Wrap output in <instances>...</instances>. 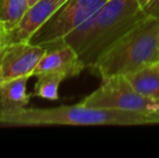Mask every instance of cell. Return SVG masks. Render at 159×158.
Instances as JSON below:
<instances>
[{
	"label": "cell",
	"instance_id": "1",
	"mask_svg": "<svg viewBox=\"0 0 159 158\" xmlns=\"http://www.w3.org/2000/svg\"><path fill=\"white\" fill-rule=\"evenodd\" d=\"M0 124L37 126H140L154 124L149 113L91 107L78 103L52 108H22L0 114Z\"/></svg>",
	"mask_w": 159,
	"mask_h": 158
},
{
	"label": "cell",
	"instance_id": "2",
	"mask_svg": "<svg viewBox=\"0 0 159 158\" xmlns=\"http://www.w3.org/2000/svg\"><path fill=\"white\" fill-rule=\"evenodd\" d=\"M159 60V15L146 16L116 40L89 70L101 79L134 73Z\"/></svg>",
	"mask_w": 159,
	"mask_h": 158
},
{
	"label": "cell",
	"instance_id": "3",
	"mask_svg": "<svg viewBox=\"0 0 159 158\" xmlns=\"http://www.w3.org/2000/svg\"><path fill=\"white\" fill-rule=\"evenodd\" d=\"M146 16L141 0H108L96 12L88 41L78 54L86 68H90L116 40Z\"/></svg>",
	"mask_w": 159,
	"mask_h": 158
},
{
	"label": "cell",
	"instance_id": "4",
	"mask_svg": "<svg viewBox=\"0 0 159 158\" xmlns=\"http://www.w3.org/2000/svg\"><path fill=\"white\" fill-rule=\"evenodd\" d=\"M108 0H68L28 40V43L51 49L80 24L98 11Z\"/></svg>",
	"mask_w": 159,
	"mask_h": 158
},
{
	"label": "cell",
	"instance_id": "5",
	"mask_svg": "<svg viewBox=\"0 0 159 158\" xmlns=\"http://www.w3.org/2000/svg\"><path fill=\"white\" fill-rule=\"evenodd\" d=\"M80 104L141 113H151L159 106V102L139 93L124 75L102 79V84L84 97Z\"/></svg>",
	"mask_w": 159,
	"mask_h": 158
},
{
	"label": "cell",
	"instance_id": "6",
	"mask_svg": "<svg viewBox=\"0 0 159 158\" xmlns=\"http://www.w3.org/2000/svg\"><path fill=\"white\" fill-rule=\"evenodd\" d=\"M47 49L28 42L0 46V84L20 77L34 76V70Z\"/></svg>",
	"mask_w": 159,
	"mask_h": 158
},
{
	"label": "cell",
	"instance_id": "7",
	"mask_svg": "<svg viewBox=\"0 0 159 158\" xmlns=\"http://www.w3.org/2000/svg\"><path fill=\"white\" fill-rule=\"evenodd\" d=\"M68 0H39L30 7L20 23L1 35V46L15 42H28L30 37Z\"/></svg>",
	"mask_w": 159,
	"mask_h": 158
},
{
	"label": "cell",
	"instance_id": "8",
	"mask_svg": "<svg viewBox=\"0 0 159 158\" xmlns=\"http://www.w3.org/2000/svg\"><path fill=\"white\" fill-rule=\"evenodd\" d=\"M86 68L79 55L68 44L62 43L48 49L34 70V76L42 73H55L65 79L76 77Z\"/></svg>",
	"mask_w": 159,
	"mask_h": 158
},
{
	"label": "cell",
	"instance_id": "9",
	"mask_svg": "<svg viewBox=\"0 0 159 158\" xmlns=\"http://www.w3.org/2000/svg\"><path fill=\"white\" fill-rule=\"evenodd\" d=\"M30 77L24 76L0 84V114L20 111L26 107L33 94L26 91Z\"/></svg>",
	"mask_w": 159,
	"mask_h": 158
},
{
	"label": "cell",
	"instance_id": "10",
	"mask_svg": "<svg viewBox=\"0 0 159 158\" xmlns=\"http://www.w3.org/2000/svg\"><path fill=\"white\" fill-rule=\"evenodd\" d=\"M126 77L139 93L159 102V68L156 64L141 68Z\"/></svg>",
	"mask_w": 159,
	"mask_h": 158
},
{
	"label": "cell",
	"instance_id": "11",
	"mask_svg": "<svg viewBox=\"0 0 159 158\" xmlns=\"http://www.w3.org/2000/svg\"><path fill=\"white\" fill-rule=\"evenodd\" d=\"M30 9L27 0H0V29L7 33L14 28Z\"/></svg>",
	"mask_w": 159,
	"mask_h": 158
},
{
	"label": "cell",
	"instance_id": "12",
	"mask_svg": "<svg viewBox=\"0 0 159 158\" xmlns=\"http://www.w3.org/2000/svg\"><path fill=\"white\" fill-rule=\"evenodd\" d=\"M37 77L33 95L42 99L57 101L59 99V87L65 77L55 73H42Z\"/></svg>",
	"mask_w": 159,
	"mask_h": 158
},
{
	"label": "cell",
	"instance_id": "13",
	"mask_svg": "<svg viewBox=\"0 0 159 158\" xmlns=\"http://www.w3.org/2000/svg\"><path fill=\"white\" fill-rule=\"evenodd\" d=\"M142 7L147 16L159 15V0H145L142 2Z\"/></svg>",
	"mask_w": 159,
	"mask_h": 158
},
{
	"label": "cell",
	"instance_id": "14",
	"mask_svg": "<svg viewBox=\"0 0 159 158\" xmlns=\"http://www.w3.org/2000/svg\"><path fill=\"white\" fill-rule=\"evenodd\" d=\"M149 115H151V117L153 118L154 124H158L159 122V106L156 108L155 111H153V112L149 113Z\"/></svg>",
	"mask_w": 159,
	"mask_h": 158
},
{
	"label": "cell",
	"instance_id": "15",
	"mask_svg": "<svg viewBox=\"0 0 159 158\" xmlns=\"http://www.w3.org/2000/svg\"><path fill=\"white\" fill-rule=\"evenodd\" d=\"M27 1H28V3H30V6H33V4H35L37 1H39V0H27Z\"/></svg>",
	"mask_w": 159,
	"mask_h": 158
},
{
	"label": "cell",
	"instance_id": "16",
	"mask_svg": "<svg viewBox=\"0 0 159 158\" xmlns=\"http://www.w3.org/2000/svg\"><path fill=\"white\" fill-rule=\"evenodd\" d=\"M1 35H2V32H1V29H0V46H1Z\"/></svg>",
	"mask_w": 159,
	"mask_h": 158
},
{
	"label": "cell",
	"instance_id": "17",
	"mask_svg": "<svg viewBox=\"0 0 159 158\" xmlns=\"http://www.w3.org/2000/svg\"><path fill=\"white\" fill-rule=\"evenodd\" d=\"M156 66H157V67L159 68V60H158V62H157V63H156Z\"/></svg>",
	"mask_w": 159,
	"mask_h": 158
},
{
	"label": "cell",
	"instance_id": "18",
	"mask_svg": "<svg viewBox=\"0 0 159 158\" xmlns=\"http://www.w3.org/2000/svg\"><path fill=\"white\" fill-rule=\"evenodd\" d=\"M145 1V0H141V2H144Z\"/></svg>",
	"mask_w": 159,
	"mask_h": 158
}]
</instances>
